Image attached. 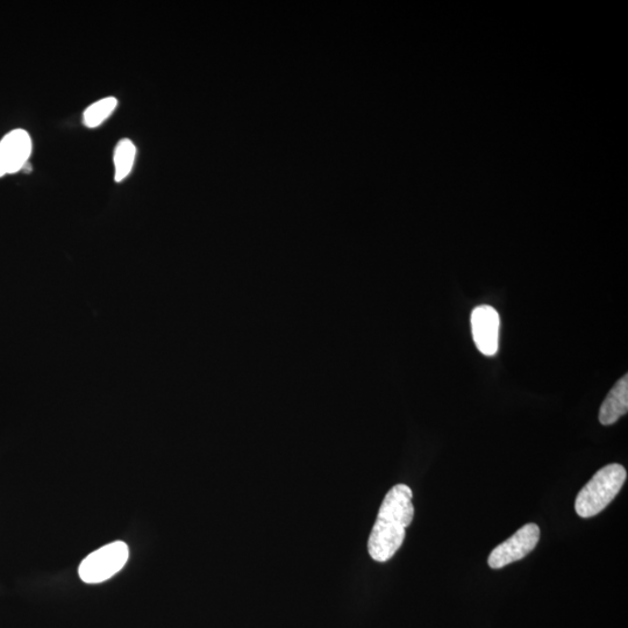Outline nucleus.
Instances as JSON below:
<instances>
[{
  "label": "nucleus",
  "mask_w": 628,
  "mask_h": 628,
  "mask_svg": "<svg viewBox=\"0 0 628 628\" xmlns=\"http://www.w3.org/2000/svg\"><path fill=\"white\" fill-rule=\"evenodd\" d=\"M128 556L130 551L125 542H112L88 555L78 568V574L85 583H103L125 567Z\"/></svg>",
  "instance_id": "obj_3"
},
{
  "label": "nucleus",
  "mask_w": 628,
  "mask_h": 628,
  "mask_svg": "<svg viewBox=\"0 0 628 628\" xmlns=\"http://www.w3.org/2000/svg\"><path fill=\"white\" fill-rule=\"evenodd\" d=\"M32 154V139L24 130H14L0 141V177L16 174Z\"/></svg>",
  "instance_id": "obj_6"
},
{
  "label": "nucleus",
  "mask_w": 628,
  "mask_h": 628,
  "mask_svg": "<svg viewBox=\"0 0 628 628\" xmlns=\"http://www.w3.org/2000/svg\"><path fill=\"white\" fill-rule=\"evenodd\" d=\"M118 101L114 97H106L88 107L83 114V123L89 128L101 126L117 109Z\"/></svg>",
  "instance_id": "obj_9"
},
{
  "label": "nucleus",
  "mask_w": 628,
  "mask_h": 628,
  "mask_svg": "<svg viewBox=\"0 0 628 628\" xmlns=\"http://www.w3.org/2000/svg\"><path fill=\"white\" fill-rule=\"evenodd\" d=\"M135 157H137V147L133 142L130 139L120 140L113 157L116 182L124 181L131 174Z\"/></svg>",
  "instance_id": "obj_8"
},
{
  "label": "nucleus",
  "mask_w": 628,
  "mask_h": 628,
  "mask_svg": "<svg viewBox=\"0 0 628 628\" xmlns=\"http://www.w3.org/2000/svg\"><path fill=\"white\" fill-rule=\"evenodd\" d=\"M499 327L501 319L492 306H478L471 314V330L475 345L485 356H494L498 352Z\"/></svg>",
  "instance_id": "obj_5"
},
{
  "label": "nucleus",
  "mask_w": 628,
  "mask_h": 628,
  "mask_svg": "<svg viewBox=\"0 0 628 628\" xmlns=\"http://www.w3.org/2000/svg\"><path fill=\"white\" fill-rule=\"evenodd\" d=\"M626 478V469L618 463L598 470L576 498L577 515L591 518L601 513L622 490Z\"/></svg>",
  "instance_id": "obj_2"
},
{
  "label": "nucleus",
  "mask_w": 628,
  "mask_h": 628,
  "mask_svg": "<svg viewBox=\"0 0 628 628\" xmlns=\"http://www.w3.org/2000/svg\"><path fill=\"white\" fill-rule=\"evenodd\" d=\"M540 528L537 524H527L491 552L488 563L492 569H502L510 563L523 560L537 547Z\"/></svg>",
  "instance_id": "obj_4"
},
{
  "label": "nucleus",
  "mask_w": 628,
  "mask_h": 628,
  "mask_svg": "<svg viewBox=\"0 0 628 628\" xmlns=\"http://www.w3.org/2000/svg\"><path fill=\"white\" fill-rule=\"evenodd\" d=\"M628 411V376L620 378L599 410V421L609 426L617 423Z\"/></svg>",
  "instance_id": "obj_7"
},
{
  "label": "nucleus",
  "mask_w": 628,
  "mask_h": 628,
  "mask_svg": "<svg viewBox=\"0 0 628 628\" xmlns=\"http://www.w3.org/2000/svg\"><path fill=\"white\" fill-rule=\"evenodd\" d=\"M412 497V490L405 484L395 485L385 496L368 541L371 559L387 562L402 547L406 528L415 517Z\"/></svg>",
  "instance_id": "obj_1"
}]
</instances>
